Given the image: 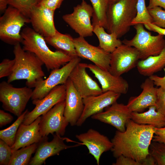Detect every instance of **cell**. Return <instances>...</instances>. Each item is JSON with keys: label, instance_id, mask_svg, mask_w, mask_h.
<instances>
[{"label": "cell", "instance_id": "28", "mask_svg": "<svg viewBox=\"0 0 165 165\" xmlns=\"http://www.w3.org/2000/svg\"><path fill=\"white\" fill-rule=\"evenodd\" d=\"M38 146L35 143L13 151L9 165H26L29 164L32 155Z\"/></svg>", "mask_w": 165, "mask_h": 165}, {"label": "cell", "instance_id": "26", "mask_svg": "<svg viewBox=\"0 0 165 165\" xmlns=\"http://www.w3.org/2000/svg\"><path fill=\"white\" fill-rule=\"evenodd\" d=\"M44 38L47 43L57 50L64 52L73 58L77 56L74 38L70 35L62 34L57 30L53 35Z\"/></svg>", "mask_w": 165, "mask_h": 165}, {"label": "cell", "instance_id": "7", "mask_svg": "<svg viewBox=\"0 0 165 165\" xmlns=\"http://www.w3.org/2000/svg\"><path fill=\"white\" fill-rule=\"evenodd\" d=\"M33 90L27 86L16 88L7 82L0 83V101L5 110L18 117L24 112Z\"/></svg>", "mask_w": 165, "mask_h": 165}, {"label": "cell", "instance_id": "4", "mask_svg": "<svg viewBox=\"0 0 165 165\" xmlns=\"http://www.w3.org/2000/svg\"><path fill=\"white\" fill-rule=\"evenodd\" d=\"M138 0H119L108 5L107 10V32L115 34L119 38L130 30L135 17Z\"/></svg>", "mask_w": 165, "mask_h": 165}, {"label": "cell", "instance_id": "39", "mask_svg": "<svg viewBox=\"0 0 165 165\" xmlns=\"http://www.w3.org/2000/svg\"><path fill=\"white\" fill-rule=\"evenodd\" d=\"M113 165H141V163L134 159L123 155H121L116 158Z\"/></svg>", "mask_w": 165, "mask_h": 165}, {"label": "cell", "instance_id": "24", "mask_svg": "<svg viewBox=\"0 0 165 165\" xmlns=\"http://www.w3.org/2000/svg\"><path fill=\"white\" fill-rule=\"evenodd\" d=\"M136 67L141 75L148 77L161 71L165 67V46L159 55L139 60Z\"/></svg>", "mask_w": 165, "mask_h": 165}, {"label": "cell", "instance_id": "44", "mask_svg": "<svg viewBox=\"0 0 165 165\" xmlns=\"http://www.w3.org/2000/svg\"><path fill=\"white\" fill-rule=\"evenodd\" d=\"M156 7H160L165 10V0H149L147 9H150Z\"/></svg>", "mask_w": 165, "mask_h": 165}, {"label": "cell", "instance_id": "11", "mask_svg": "<svg viewBox=\"0 0 165 165\" xmlns=\"http://www.w3.org/2000/svg\"><path fill=\"white\" fill-rule=\"evenodd\" d=\"M65 106V100L57 104L42 115L39 125L42 137L54 133L61 136L64 135L69 124L64 116Z\"/></svg>", "mask_w": 165, "mask_h": 165}, {"label": "cell", "instance_id": "12", "mask_svg": "<svg viewBox=\"0 0 165 165\" xmlns=\"http://www.w3.org/2000/svg\"><path fill=\"white\" fill-rule=\"evenodd\" d=\"M66 94L65 84L54 88L42 99L33 103L35 106L30 112L28 111L22 123L29 125L38 117L46 113L57 103L65 100Z\"/></svg>", "mask_w": 165, "mask_h": 165}, {"label": "cell", "instance_id": "15", "mask_svg": "<svg viewBox=\"0 0 165 165\" xmlns=\"http://www.w3.org/2000/svg\"><path fill=\"white\" fill-rule=\"evenodd\" d=\"M121 94L108 91L97 95L83 98L84 108L76 126H80L90 117L103 111L104 109L117 101Z\"/></svg>", "mask_w": 165, "mask_h": 165}, {"label": "cell", "instance_id": "16", "mask_svg": "<svg viewBox=\"0 0 165 165\" xmlns=\"http://www.w3.org/2000/svg\"><path fill=\"white\" fill-rule=\"evenodd\" d=\"M132 112L127 105L115 102L104 112L91 116L93 119L111 125L121 132L125 131L126 125L131 119Z\"/></svg>", "mask_w": 165, "mask_h": 165}, {"label": "cell", "instance_id": "35", "mask_svg": "<svg viewBox=\"0 0 165 165\" xmlns=\"http://www.w3.org/2000/svg\"><path fill=\"white\" fill-rule=\"evenodd\" d=\"M13 151L10 146L0 139V165H9Z\"/></svg>", "mask_w": 165, "mask_h": 165}, {"label": "cell", "instance_id": "1", "mask_svg": "<svg viewBox=\"0 0 165 165\" xmlns=\"http://www.w3.org/2000/svg\"><path fill=\"white\" fill-rule=\"evenodd\" d=\"M124 132L117 130L111 140V151L116 158L121 155L130 158L141 164L149 155V146L155 131V127L140 124L130 119Z\"/></svg>", "mask_w": 165, "mask_h": 165}, {"label": "cell", "instance_id": "42", "mask_svg": "<svg viewBox=\"0 0 165 165\" xmlns=\"http://www.w3.org/2000/svg\"><path fill=\"white\" fill-rule=\"evenodd\" d=\"M165 74V68L163 69ZM152 80L155 85L165 89V74L163 77H160L157 75H152L148 77Z\"/></svg>", "mask_w": 165, "mask_h": 165}, {"label": "cell", "instance_id": "20", "mask_svg": "<svg viewBox=\"0 0 165 165\" xmlns=\"http://www.w3.org/2000/svg\"><path fill=\"white\" fill-rule=\"evenodd\" d=\"M47 137H43L39 142L36 152L28 164L41 165L45 163L48 158L59 154L63 150L77 146L66 145L64 142L65 139L56 134L50 141H48Z\"/></svg>", "mask_w": 165, "mask_h": 165}, {"label": "cell", "instance_id": "6", "mask_svg": "<svg viewBox=\"0 0 165 165\" xmlns=\"http://www.w3.org/2000/svg\"><path fill=\"white\" fill-rule=\"evenodd\" d=\"M30 23V19L16 8L8 7L0 18V38L10 45L21 43V28L26 23Z\"/></svg>", "mask_w": 165, "mask_h": 165}, {"label": "cell", "instance_id": "40", "mask_svg": "<svg viewBox=\"0 0 165 165\" xmlns=\"http://www.w3.org/2000/svg\"><path fill=\"white\" fill-rule=\"evenodd\" d=\"M154 134L152 141L165 144V127L160 128H155Z\"/></svg>", "mask_w": 165, "mask_h": 165}, {"label": "cell", "instance_id": "34", "mask_svg": "<svg viewBox=\"0 0 165 165\" xmlns=\"http://www.w3.org/2000/svg\"><path fill=\"white\" fill-rule=\"evenodd\" d=\"M148 10L152 18V24L165 28V10L160 7H156Z\"/></svg>", "mask_w": 165, "mask_h": 165}, {"label": "cell", "instance_id": "36", "mask_svg": "<svg viewBox=\"0 0 165 165\" xmlns=\"http://www.w3.org/2000/svg\"><path fill=\"white\" fill-rule=\"evenodd\" d=\"M15 63V60L5 59L0 64V78L8 77L12 74Z\"/></svg>", "mask_w": 165, "mask_h": 165}, {"label": "cell", "instance_id": "17", "mask_svg": "<svg viewBox=\"0 0 165 165\" xmlns=\"http://www.w3.org/2000/svg\"><path fill=\"white\" fill-rule=\"evenodd\" d=\"M76 138L87 147L89 153L93 156L98 165L102 154L111 150L113 146L112 141L107 136L93 129L77 134Z\"/></svg>", "mask_w": 165, "mask_h": 165}, {"label": "cell", "instance_id": "38", "mask_svg": "<svg viewBox=\"0 0 165 165\" xmlns=\"http://www.w3.org/2000/svg\"><path fill=\"white\" fill-rule=\"evenodd\" d=\"M64 0H40L38 4L55 11L59 8Z\"/></svg>", "mask_w": 165, "mask_h": 165}, {"label": "cell", "instance_id": "8", "mask_svg": "<svg viewBox=\"0 0 165 165\" xmlns=\"http://www.w3.org/2000/svg\"><path fill=\"white\" fill-rule=\"evenodd\" d=\"M77 56L62 67L53 70L48 77L40 82L33 90L31 99L32 103L43 98L57 86L65 84L72 70L81 61Z\"/></svg>", "mask_w": 165, "mask_h": 165}, {"label": "cell", "instance_id": "19", "mask_svg": "<svg viewBox=\"0 0 165 165\" xmlns=\"http://www.w3.org/2000/svg\"><path fill=\"white\" fill-rule=\"evenodd\" d=\"M86 67L97 79L103 93L111 91L120 94L127 93L128 83L121 76L113 75L109 71L103 70L95 64H87Z\"/></svg>", "mask_w": 165, "mask_h": 165}, {"label": "cell", "instance_id": "29", "mask_svg": "<svg viewBox=\"0 0 165 165\" xmlns=\"http://www.w3.org/2000/svg\"><path fill=\"white\" fill-rule=\"evenodd\" d=\"M94 9L92 25H98L107 28V10L108 5L105 0H89Z\"/></svg>", "mask_w": 165, "mask_h": 165}, {"label": "cell", "instance_id": "13", "mask_svg": "<svg viewBox=\"0 0 165 165\" xmlns=\"http://www.w3.org/2000/svg\"><path fill=\"white\" fill-rule=\"evenodd\" d=\"M75 46L77 56L87 59L103 70L109 71L111 53L98 46L90 44L84 38L79 36L74 38Z\"/></svg>", "mask_w": 165, "mask_h": 165}, {"label": "cell", "instance_id": "2", "mask_svg": "<svg viewBox=\"0 0 165 165\" xmlns=\"http://www.w3.org/2000/svg\"><path fill=\"white\" fill-rule=\"evenodd\" d=\"M21 34L23 50L34 53L48 71L61 68L73 58L64 52L51 50L48 46L44 37L32 28H24Z\"/></svg>", "mask_w": 165, "mask_h": 165}, {"label": "cell", "instance_id": "31", "mask_svg": "<svg viewBox=\"0 0 165 165\" xmlns=\"http://www.w3.org/2000/svg\"><path fill=\"white\" fill-rule=\"evenodd\" d=\"M136 9V16L132 21L131 26L138 24H144L149 23H152V18L146 6L145 0H138Z\"/></svg>", "mask_w": 165, "mask_h": 165}, {"label": "cell", "instance_id": "33", "mask_svg": "<svg viewBox=\"0 0 165 165\" xmlns=\"http://www.w3.org/2000/svg\"><path fill=\"white\" fill-rule=\"evenodd\" d=\"M149 149L150 154L154 159L156 165H165V144L152 141Z\"/></svg>", "mask_w": 165, "mask_h": 165}, {"label": "cell", "instance_id": "30", "mask_svg": "<svg viewBox=\"0 0 165 165\" xmlns=\"http://www.w3.org/2000/svg\"><path fill=\"white\" fill-rule=\"evenodd\" d=\"M27 109L9 127L0 131V138L9 146L11 147L14 144L16 134L20 125L23 123L26 114L28 112Z\"/></svg>", "mask_w": 165, "mask_h": 165}, {"label": "cell", "instance_id": "5", "mask_svg": "<svg viewBox=\"0 0 165 165\" xmlns=\"http://www.w3.org/2000/svg\"><path fill=\"white\" fill-rule=\"evenodd\" d=\"M144 25L142 24L134 25L136 31L135 36L131 39H125L122 41L123 44L134 47L139 51L140 60L159 55L165 46L164 35H152L151 32L145 29Z\"/></svg>", "mask_w": 165, "mask_h": 165}, {"label": "cell", "instance_id": "32", "mask_svg": "<svg viewBox=\"0 0 165 165\" xmlns=\"http://www.w3.org/2000/svg\"><path fill=\"white\" fill-rule=\"evenodd\" d=\"M40 0H7L8 5L19 10L29 18L33 8L39 4Z\"/></svg>", "mask_w": 165, "mask_h": 165}, {"label": "cell", "instance_id": "43", "mask_svg": "<svg viewBox=\"0 0 165 165\" xmlns=\"http://www.w3.org/2000/svg\"><path fill=\"white\" fill-rule=\"evenodd\" d=\"M148 30L158 33V34L165 35V28L159 27L151 23L144 24Z\"/></svg>", "mask_w": 165, "mask_h": 165}, {"label": "cell", "instance_id": "21", "mask_svg": "<svg viewBox=\"0 0 165 165\" xmlns=\"http://www.w3.org/2000/svg\"><path fill=\"white\" fill-rule=\"evenodd\" d=\"M66 94L64 116L72 126L76 125L83 112V98L75 88L69 78L65 84Z\"/></svg>", "mask_w": 165, "mask_h": 165}, {"label": "cell", "instance_id": "22", "mask_svg": "<svg viewBox=\"0 0 165 165\" xmlns=\"http://www.w3.org/2000/svg\"><path fill=\"white\" fill-rule=\"evenodd\" d=\"M142 89L138 96L131 97L127 106L132 112H142L150 106L155 105L158 88L155 87L152 80L146 79L141 85Z\"/></svg>", "mask_w": 165, "mask_h": 165}, {"label": "cell", "instance_id": "9", "mask_svg": "<svg viewBox=\"0 0 165 165\" xmlns=\"http://www.w3.org/2000/svg\"><path fill=\"white\" fill-rule=\"evenodd\" d=\"M94 9L85 0L73 8L71 13L64 15L63 20L80 36L84 38L91 36L93 33V26L91 23Z\"/></svg>", "mask_w": 165, "mask_h": 165}, {"label": "cell", "instance_id": "46", "mask_svg": "<svg viewBox=\"0 0 165 165\" xmlns=\"http://www.w3.org/2000/svg\"><path fill=\"white\" fill-rule=\"evenodd\" d=\"M8 5L7 0H0V11L1 13L4 12L7 9Z\"/></svg>", "mask_w": 165, "mask_h": 165}, {"label": "cell", "instance_id": "27", "mask_svg": "<svg viewBox=\"0 0 165 165\" xmlns=\"http://www.w3.org/2000/svg\"><path fill=\"white\" fill-rule=\"evenodd\" d=\"M93 31L98 38L99 46L107 53H111L123 44L115 34L106 32L102 26L98 25L93 26Z\"/></svg>", "mask_w": 165, "mask_h": 165}, {"label": "cell", "instance_id": "14", "mask_svg": "<svg viewBox=\"0 0 165 165\" xmlns=\"http://www.w3.org/2000/svg\"><path fill=\"white\" fill-rule=\"evenodd\" d=\"M87 64L85 63H79L72 70L69 77L83 98L103 93L101 88L87 72Z\"/></svg>", "mask_w": 165, "mask_h": 165}, {"label": "cell", "instance_id": "41", "mask_svg": "<svg viewBox=\"0 0 165 165\" xmlns=\"http://www.w3.org/2000/svg\"><path fill=\"white\" fill-rule=\"evenodd\" d=\"M13 116L9 113L4 111L0 110V127L5 126L10 123L13 119Z\"/></svg>", "mask_w": 165, "mask_h": 165}, {"label": "cell", "instance_id": "25", "mask_svg": "<svg viewBox=\"0 0 165 165\" xmlns=\"http://www.w3.org/2000/svg\"><path fill=\"white\" fill-rule=\"evenodd\" d=\"M131 119L138 124L152 125L155 128L165 127V116L156 110L155 105L150 106L143 112H132Z\"/></svg>", "mask_w": 165, "mask_h": 165}, {"label": "cell", "instance_id": "3", "mask_svg": "<svg viewBox=\"0 0 165 165\" xmlns=\"http://www.w3.org/2000/svg\"><path fill=\"white\" fill-rule=\"evenodd\" d=\"M13 52L15 63L7 82L25 79L27 86L35 88L45 76L42 69L43 63L34 53L24 50L20 43L14 46Z\"/></svg>", "mask_w": 165, "mask_h": 165}, {"label": "cell", "instance_id": "18", "mask_svg": "<svg viewBox=\"0 0 165 165\" xmlns=\"http://www.w3.org/2000/svg\"><path fill=\"white\" fill-rule=\"evenodd\" d=\"M54 12L38 4L34 6L29 17L32 29L44 37L53 35L57 31L54 22Z\"/></svg>", "mask_w": 165, "mask_h": 165}, {"label": "cell", "instance_id": "37", "mask_svg": "<svg viewBox=\"0 0 165 165\" xmlns=\"http://www.w3.org/2000/svg\"><path fill=\"white\" fill-rule=\"evenodd\" d=\"M155 106L156 110L165 116V89L158 88Z\"/></svg>", "mask_w": 165, "mask_h": 165}, {"label": "cell", "instance_id": "23", "mask_svg": "<svg viewBox=\"0 0 165 165\" xmlns=\"http://www.w3.org/2000/svg\"><path fill=\"white\" fill-rule=\"evenodd\" d=\"M41 117H39L29 125L22 123L17 131L14 144L11 147L12 151L40 142L43 137L41 134L39 123Z\"/></svg>", "mask_w": 165, "mask_h": 165}, {"label": "cell", "instance_id": "10", "mask_svg": "<svg viewBox=\"0 0 165 165\" xmlns=\"http://www.w3.org/2000/svg\"><path fill=\"white\" fill-rule=\"evenodd\" d=\"M140 60L139 51L134 47L123 44L111 53L109 72L121 76L136 67Z\"/></svg>", "mask_w": 165, "mask_h": 165}, {"label": "cell", "instance_id": "45", "mask_svg": "<svg viewBox=\"0 0 165 165\" xmlns=\"http://www.w3.org/2000/svg\"><path fill=\"white\" fill-rule=\"evenodd\" d=\"M141 164L142 165H155L156 163L154 158L150 154L142 162Z\"/></svg>", "mask_w": 165, "mask_h": 165}, {"label": "cell", "instance_id": "47", "mask_svg": "<svg viewBox=\"0 0 165 165\" xmlns=\"http://www.w3.org/2000/svg\"><path fill=\"white\" fill-rule=\"evenodd\" d=\"M119 0H105L106 2L108 5L115 2Z\"/></svg>", "mask_w": 165, "mask_h": 165}]
</instances>
